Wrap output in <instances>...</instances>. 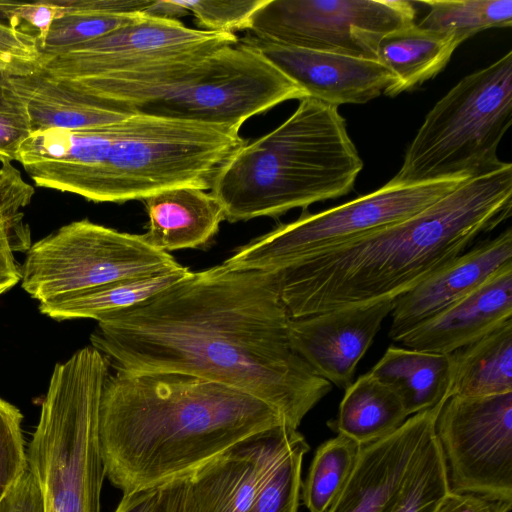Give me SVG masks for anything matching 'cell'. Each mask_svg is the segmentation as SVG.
<instances>
[{"instance_id":"1","label":"cell","mask_w":512,"mask_h":512,"mask_svg":"<svg viewBox=\"0 0 512 512\" xmlns=\"http://www.w3.org/2000/svg\"><path fill=\"white\" fill-rule=\"evenodd\" d=\"M289 320L274 273L221 264L101 317L90 342L116 371L222 383L262 400L298 429L332 384L293 349Z\"/></svg>"},{"instance_id":"2","label":"cell","mask_w":512,"mask_h":512,"mask_svg":"<svg viewBox=\"0 0 512 512\" xmlns=\"http://www.w3.org/2000/svg\"><path fill=\"white\" fill-rule=\"evenodd\" d=\"M280 425L281 414L262 400L178 372L109 374L99 406L106 477L123 494L188 477Z\"/></svg>"},{"instance_id":"3","label":"cell","mask_w":512,"mask_h":512,"mask_svg":"<svg viewBox=\"0 0 512 512\" xmlns=\"http://www.w3.org/2000/svg\"><path fill=\"white\" fill-rule=\"evenodd\" d=\"M512 165L469 177L417 214L274 272L290 318L395 299L511 216Z\"/></svg>"},{"instance_id":"4","label":"cell","mask_w":512,"mask_h":512,"mask_svg":"<svg viewBox=\"0 0 512 512\" xmlns=\"http://www.w3.org/2000/svg\"><path fill=\"white\" fill-rule=\"evenodd\" d=\"M240 127L141 113L105 126L40 134L33 176L38 187L93 202L123 203L213 178L246 141Z\"/></svg>"},{"instance_id":"5","label":"cell","mask_w":512,"mask_h":512,"mask_svg":"<svg viewBox=\"0 0 512 512\" xmlns=\"http://www.w3.org/2000/svg\"><path fill=\"white\" fill-rule=\"evenodd\" d=\"M362 168L338 107L306 97L281 125L234 152L210 193L229 222L279 217L347 195Z\"/></svg>"},{"instance_id":"6","label":"cell","mask_w":512,"mask_h":512,"mask_svg":"<svg viewBox=\"0 0 512 512\" xmlns=\"http://www.w3.org/2000/svg\"><path fill=\"white\" fill-rule=\"evenodd\" d=\"M56 79L125 113L237 127L282 102L306 98L259 51L240 40L129 72Z\"/></svg>"},{"instance_id":"7","label":"cell","mask_w":512,"mask_h":512,"mask_svg":"<svg viewBox=\"0 0 512 512\" xmlns=\"http://www.w3.org/2000/svg\"><path fill=\"white\" fill-rule=\"evenodd\" d=\"M109 361L92 346L55 365L27 449L43 512H101L99 406Z\"/></svg>"},{"instance_id":"8","label":"cell","mask_w":512,"mask_h":512,"mask_svg":"<svg viewBox=\"0 0 512 512\" xmlns=\"http://www.w3.org/2000/svg\"><path fill=\"white\" fill-rule=\"evenodd\" d=\"M512 124V51L462 78L427 113L391 179L415 183L493 169Z\"/></svg>"},{"instance_id":"9","label":"cell","mask_w":512,"mask_h":512,"mask_svg":"<svg viewBox=\"0 0 512 512\" xmlns=\"http://www.w3.org/2000/svg\"><path fill=\"white\" fill-rule=\"evenodd\" d=\"M469 177L454 175L415 183L390 180L373 192L328 210L309 213L304 209L298 219L240 247L222 265L233 270L277 272L405 220Z\"/></svg>"},{"instance_id":"10","label":"cell","mask_w":512,"mask_h":512,"mask_svg":"<svg viewBox=\"0 0 512 512\" xmlns=\"http://www.w3.org/2000/svg\"><path fill=\"white\" fill-rule=\"evenodd\" d=\"M178 266L171 254L149 246L140 235L82 219L31 245L21 266V286L42 303Z\"/></svg>"},{"instance_id":"11","label":"cell","mask_w":512,"mask_h":512,"mask_svg":"<svg viewBox=\"0 0 512 512\" xmlns=\"http://www.w3.org/2000/svg\"><path fill=\"white\" fill-rule=\"evenodd\" d=\"M416 14L406 0H265L248 31L277 45L376 60L381 39Z\"/></svg>"},{"instance_id":"12","label":"cell","mask_w":512,"mask_h":512,"mask_svg":"<svg viewBox=\"0 0 512 512\" xmlns=\"http://www.w3.org/2000/svg\"><path fill=\"white\" fill-rule=\"evenodd\" d=\"M435 437L451 491L512 500V392L449 397Z\"/></svg>"},{"instance_id":"13","label":"cell","mask_w":512,"mask_h":512,"mask_svg":"<svg viewBox=\"0 0 512 512\" xmlns=\"http://www.w3.org/2000/svg\"><path fill=\"white\" fill-rule=\"evenodd\" d=\"M238 41L234 33L193 29L179 20L144 16L66 52L43 58L37 69L54 78L102 76L213 51Z\"/></svg>"},{"instance_id":"14","label":"cell","mask_w":512,"mask_h":512,"mask_svg":"<svg viewBox=\"0 0 512 512\" xmlns=\"http://www.w3.org/2000/svg\"><path fill=\"white\" fill-rule=\"evenodd\" d=\"M304 436L280 425L200 467L187 483V512H248L277 464Z\"/></svg>"},{"instance_id":"15","label":"cell","mask_w":512,"mask_h":512,"mask_svg":"<svg viewBox=\"0 0 512 512\" xmlns=\"http://www.w3.org/2000/svg\"><path fill=\"white\" fill-rule=\"evenodd\" d=\"M445 401L408 417L381 440L362 446L348 480L326 512H390L435 434L436 418Z\"/></svg>"},{"instance_id":"16","label":"cell","mask_w":512,"mask_h":512,"mask_svg":"<svg viewBox=\"0 0 512 512\" xmlns=\"http://www.w3.org/2000/svg\"><path fill=\"white\" fill-rule=\"evenodd\" d=\"M395 299L290 318L289 341L296 353L322 378L346 388L370 348Z\"/></svg>"},{"instance_id":"17","label":"cell","mask_w":512,"mask_h":512,"mask_svg":"<svg viewBox=\"0 0 512 512\" xmlns=\"http://www.w3.org/2000/svg\"><path fill=\"white\" fill-rule=\"evenodd\" d=\"M239 40L259 51L306 97L337 107L364 104L396 81L376 60L277 45L252 34Z\"/></svg>"},{"instance_id":"18","label":"cell","mask_w":512,"mask_h":512,"mask_svg":"<svg viewBox=\"0 0 512 512\" xmlns=\"http://www.w3.org/2000/svg\"><path fill=\"white\" fill-rule=\"evenodd\" d=\"M512 263V229L478 243L418 285L395 298L389 337L397 342L423 321L479 288Z\"/></svg>"},{"instance_id":"19","label":"cell","mask_w":512,"mask_h":512,"mask_svg":"<svg viewBox=\"0 0 512 512\" xmlns=\"http://www.w3.org/2000/svg\"><path fill=\"white\" fill-rule=\"evenodd\" d=\"M512 321V263L475 291L418 324L397 342L424 352L451 354Z\"/></svg>"},{"instance_id":"20","label":"cell","mask_w":512,"mask_h":512,"mask_svg":"<svg viewBox=\"0 0 512 512\" xmlns=\"http://www.w3.org/2000/svg\"><path fill=\"white\" fill-rule=\"evenodd\" d=\"M143 200L149 227L140 237L149 246L167 253L204 246L225 220L219 201L197 187L169 188Z\"/></svg>"},{"instance_id":"21","label":"cell","mask_w":512,"mask_h":512,"mask_svg":"<svg viewBox=\"0 0 512 512\" xmlns=\"http://www.w3.org/2000/svg\"><path fill=\"white\" fill-rule=\"evenodd\" d=\"M7 81L25 100L33 132L95 128L130 114L107 107L38 69L26 74H7Z\"/></svg>"},{"instance_id":"22","label":"cell","mask_w":512,"mask_h":512,"mask_svg":"<svg viewBox=\"0 0 512 512\" xmlns=\"http://www.w3.org/2000/svg\"><path fill=\"white\" fill-rule=\"evenodd\" d=\"M369 373L399 396L409 417L449 398L450 354L389 346Z\"/></svg>"},{"instance_id":"23","label":"cell","mask_w":512,"mask_h":512,"mask_svg":"<svg viewBox=\"0 0 512 512\" xmlns=\"http://www.w3.org/2000/svg\"><path fill=\"white\" fill-rule=\"evenodd\" d=\"M461 44L457 38L420 27L416 23L385 35L376 60L396 78L384 95L394 97L434 78L448 64Z\"/></svg>"},{"instance_id":"24","label":"cell","mask_w":512,"mask_h":512,"mask_svg":"<svg viewBox=\"0 0 512 512\" xmlns=\"http://www.w3.org/2000/svg\"><path fill=\"white\" fill-rule=\"evenodd\" d=\"M59 15L41 48V59L66 52L149 16L151 0H57Z\"/></svg>"},{"instance_id":"25","label":"cell","mask_w":512,"mask_h":512,"mask_svg":"<svg viewBox=\"0 0 512 512\" xmlns=\"http://www.w3.org/2000/svg\"><path fill=\"white\" fill-rule=\"evenodd\" d=\"M399 396L369 372L345 388L333 426L361 446L396 431L408 418Z\"/></svg>"},{"instance_id":"26","label":"cell","mask_w":512,"mask_h":512,"mask_svg":"<svg viewBox=\"0 0 512 512\" xmlns=\"http://www.w3.org/2000/svg\"><path fill=\"white\" fill-rule=\"evenodd\" d=\"M449 397L512 392V321L450 354Z\"/></svg>"},{"instance_id":"27","label":"cell","mask_w":512,"mask_h":512,"mask_svg":"<svg viewBox=\"0 0 512 512\" xmlns=\"http://www.w3.org/2000/svg\"><path fill=\"white\" fill-rule=\"evenodd\" d=\"M191 271L182 265L145 277L129 278L39 303L42 314L57 321L95 319L135 306L171 287Z\"/></svg>"},{"instance_id":"28","label":"cell","mask_w":512,"mask_h":512,"mask_svg":"<svg viewBox=\"0 0 512 512\" xmlns=\"http://www.w3.org/2000/svg\"><path fill=\"white\" fill-rule=\"evenodd\" d=\"M426 16L417 24L453 36L461 43L490 28L512 25V0H429Z\"/></svg>"},{"instance_id":"29","label":"cell","mask_w":512,"mask_h":512,"mask_svg":"<svg viewBox=\"0 0 512 512\" xmlns=\"http://www.w3.org/2000/svg\"><path fill=\"white\" fill-rule=\"evenodd\" d=\"M362 446L337 434L316 450L302 481L301 499L309 512H326L348 480Z\"/></svg>"},{"instance_id":"30","label":"cell","mask_w":512,"mask_h":512,"mask_svg":"<svg viewBox=\"0 0 512 512\" xmlns=\"http://www.w3.org/2000/svg\"><path fill=\"white\" fill-rule=\"evenodd\" d=\"M450 491L446 461L434 434L390 512H436Z\"/></svg>"},{"instance_id":"31","label":"cell","mask_w":512,"mask_h":512,"mask_svg":"<svg viewBox=\"0 0 512 512\" xmlns=\"http://www.w3.org/2000/svg\"><path fill=\"white\" fill-rule=\"evenodd\" d=\"M310 447L301 439L277 464L248 512H298L302 463Z\"/></svg>"},{"instance_id":"32","label":"cell","mask_w":512,"mask_h":512,"mask_svg":"<svg viewBox=\"0 0 512 512\" xmlns=\"http://www.w3.org/2000/svg\"><path fill=\"white\" fill-rule=\"evenodd\" d=\"M22 420L20 410L0 398V501L28 469Z\"/></svg>"},{"instance_id":"33","label":"cell","mask_w":512,"mask_h":512,"mask_svg":"<svg viewBox=\"0 0 512 512\" xmlns=\"http://www.w3.org/2000/svg\"><path fill=\"white\" fill-rule=\"evenodd\" d=\"M265 0H177L187 12L194 15L204 30L234 33L248 30L255 11Z\"/></svg>"},{"instance_id":"34","label":"cell","mask_w":512,"mask_h":512,"mask_svg":"<svg viewBox=\"0 0 512 512\" xmlns=\"http://www.w3.org/2000/svg\"><path fill=\"white\" fill-rule=\"evenodd\" d=\"M0 73V160H15L21 143L33 132L25 100Z\"/></svg>"},{"instance_id":"35","label":"cell","mask_w":512,"mask_h":512,"mask_svg":"<svg viewBox=\"0 0 512 512\" xmlns=\"http://www.w3.org/2000/svg\"><path fill=\"white\" fill-rule=\"evenodd\" d=\"M1 4L0 56L10 62L36 70L41 61L37 37L8 20Z\"/></svg>"},{"instance_id":"36","label":"cell","mask_w":512,"mask_h":512,"mask_svg":"<svg viewBox=\"0 0 512 512\" xmlns=\"http://www.w3.org/2000/svg\"><path fill=\"white\" fill-rule=\"evenodd\" d=\"M60 8L55 1L34 3L12 2L8 11L10 19L19 27L37 37L40 50L44 45L48 31L59 15Z\"/></svg>"},{"instance_id":"37","label":"cell","mask_w":512,"mask_h":512,"mask_svg":"<svg viewBox=\"0 0 512 512\" xmlns=\"http://www.w3.org/2000/svg\"><path fill=\"white\" fill-rule=\"evenodd\" d=\"M0 512H43L40 489L28 469L0 501Z\"/></svg>"},{"instance_id":"38","label":"cell","mask_w":512,"mask_h":512,"mask_svg":"<svg viewBox=\"0 0 512 512\" xmlns=\"http://www.w3.org/2000/svg\"><path fill=\"white\" fill-rule=\"evenodd\" d=\"M512 500L450 491L436 512H509Z\"/></svg>"},{"instance_id":"39","label":"cell","mask_w":512,"mask_h":512,"mask_svg":"<svg viewBox=\"0 0 512 512\" xmlns=\"http://www.w3.org/2000/svg\"><path fill=\"white\" fill-rule=\"evenodd\" d=\"M8 225L7 217L0 214V295L21 281V267L14 258L7 238Z\"/></svg>"},{"instance_id":"40","label":"cell","mask_w":512,"mask_h":512,"mask_svg":"<svg viewBox=\"0 0 512 512\" xmlns=\"http://www.w3.org/2000/svg\"><path fill=\"white\" fill-rule=\"evenodd\" d=\"M162 487L123 494L114 512H161Z\"/></svg>"},{"instance_id":"41","label":"cell","mask_w":512,"mask_h":512,"mask_svg":"<svg viewBox=\"0 0 512 512\" xmlns=\"http://www.w3.org/2000/svg\"><path fill=\"white\" fill-rule=\"evenodd\" d=\"M187 483L184 477L162 486L161 512H187Z\"/></svg>"},{"instance_id":"42","label":"cell","mask_w":512,"mask_h":512,"mask_svg":"<svg viewBox=\"0 0 512 512\" xmlns=\"http://www.w3.org/2000/svg\"><path fill=\"white\" fill-rule=\"evenodd\" d=\"M32 71H34V69L10 62L0 56V73L18 75L30 73Z\"/></svg>"},{"instance_id":"43","label":"cell","mask_w":512,"mask_h":512,"mask_svg":"<svg viewBox=\"0 0 512 512\" xmlns=\"http://www.w3.org/2000/svg\"><path fill=\"white\" fill-rule=\"evenodd\" d=\"M3 179L0 173V214L2 213Z\"/></svg>"}]
</instances>
